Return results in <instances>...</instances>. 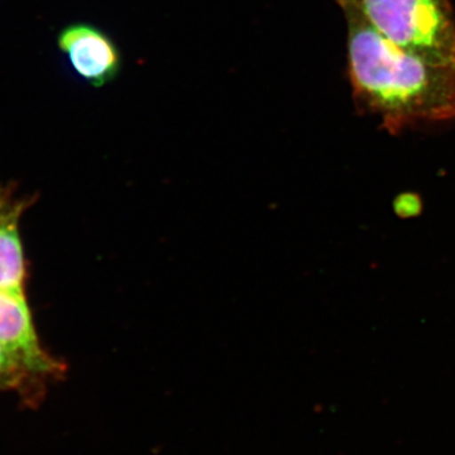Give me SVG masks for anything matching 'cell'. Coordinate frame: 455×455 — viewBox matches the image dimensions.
<instances>
[{
	"label": "cell",
	"instance_id": "cell-1",
	"mask_svg": "<svg viewBox=\"0 0 455 455\" xmlns=\"http://www.w3.org/2000/svg\"><path fill=\"white\" fill-rule=\"evenodd\" d=\"M344 17L348 77L359 109L379 116L392 133L418 123L455 121V66L398 49L352 12Z\"/></svg>",
	"mask_w": 455,
	"mask_h": 455
},
{
	"label": "cell",
	"instance_id": "cell-2",
	"mask_svg": "<svg viewBox=\"0 0 455 455\" xmlns=\"http://www.w3.org/2000/svg\"><path fill=\"white\" fill-rule=\"evenodd\" d=\"M398 49L455 66V18L451 0H335Z\"/></svg>",
	"mask_w": 455,
	"mask_h": 455
},
{
	"label": "cell",
	"instance_id": "cell-3",
	"mask_svg": "<svg viewBox=\"0 0 455 455\" xmlns=\"http://www.w3.org/2000/svg\"><path fill=\"white\" fill-rule=\"evenodd\" d=\"M59 47L75 73L94 88L114 82L121 74V50L109 35L90 23H74L62 29Z\"/></svg>",
	"mask_w": 455,
	"mask_h": 455
},
{
	"label": "cell",
	"instance_id": "cell-4",
	"mask_svg": "<svg viewBox=\"0 0 455 455\" xmlns=\"http://www.w3.org/2000/svg\"><path fill=\"white\" fill-rule=\"evenodd\" d=\"M0 344L49 379L64 374V364L44 352L23 291L0 290Z\"/></svg>",
	"mask_w": 455,
	"mask_h": 455
},
{
	"label": "cell",
	"instance_id": "cell-5",
	"mask_svg": "<svg viewBox=\"0 0 455 455\" xmlns=\"http://www.w3.org/2000/svg\"><path fill=\"white\" fill-rule=\"evenodd\" d=\"M22 204L11 205L0 196V290L23 291L25 259L18 221Z\"/></svg>",
	"mask_w": 455,
	"mask_h": 455
},
{
	"label": "cell",
	"instance_id": "cell-6",
	"mask_svg": "<svg viewBox=\"0 0 455 455\" xmlns=\"http://www.w3.org/2000/svg\"><path fill=\"white\" fill-rule=\"evenodd\" d=\"M49 381L32 366L0 344V391H17L31 403H37Z\"/></svg>",
	"mask_w": 455,
	"mask_h": 455
}]
</instances>
